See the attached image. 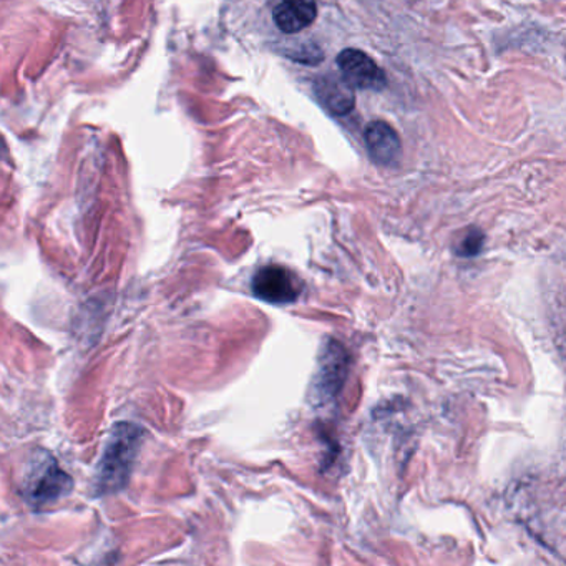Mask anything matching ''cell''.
I'll list each match as a JSON object with an SVG mask.
<instances>
[{
    "instance_id": "1",
    "label": "cell",
    "mask_w": 566,
    "mask_h": 566,
    "mask_svg": "<svg viewBox=\"0 0 566 566\" xmlns=\"http://www.w3.org/2000/svg\"><path fill=\"white\" fill-rule=\"evenodd\" d=\"M142 440L144 430L135 423L120 422L112 429L95 475L98 493H114L127 485Z\"/></svg>"
},
{
    "instance_id": "2",
    "label": "cell",
    "mask_w": 566,
    "mask_h": 566,
    "mask_svg": "<svg viewBox=\"0 0 566 566\" xmlns=\"http://www.w3.org/2000/svg\"><path fill=\"white\" fill-rule=\"evenodd\" d=\"M71 475L59 467L54 457L41 450L32 459L24 480V496L29 505L44 509L72 492Z\"/></svg>"
},
{
    "instance_id": "3",
    "label": "cell",
    "mask_w": 566,
    "mask_h": 566,
    "mask_svg": "<svg viewBox=\"0 0 566 566\" xmlns=\"http://www.w3.org/2000/svg\"><path fill=\"white\" fill-rule=\"evenodd\" d=\"M253 294L268 304H291L303 293V284L296 274L280 264H268L251 281Z\"/></svg>"
},
{
    "instance_id": "4",
    "label": "cell",
    "mask_w": 566,
    "mask_h": 566,
    "mask_svg": "<svg viewBox=\"0 0 566 566\" xmlns=\"http://www.w3.org/2000/svg\"><path fill=\"white\" fill-rule=\"evenodd\" d=\"M349 367V356L337 340H329L319 357L316 376V396L319 400H331L343 389Z\"/></svg>"
},
{
    "instance_id": "5",
    "label": "cell",
    "mask_w": 566,
    "mask_h": 566,
    "mask_svg": "<svg viewBox=\"0 0 566 566\" xmlns=\"http://www.w3.org/2000/svg\"><path fill=\"white\" fill-rule=\"evenodd\" d=\"M337 67L343 77L360 91H380L386 85V77L379 65L357 49L340 52L337 55Z\"/></svg>"
},
{
    "instance_id": "6",
    "label": "cell",
    "mask_w": 566,
    "mask_h": 566,
    "mask_svg": "<svg viewBox=\"0 0 566 566\" xmlns=\"http://www.w3.org/2000/svg\"><path fill=\"white\" fill-rule=\"evenodd\" d=\"M364 138H366L367 150L376 164L392 167L399 161L402 145L397 132L386 122H370L364 132Z\"/></svg>"
},
{
    "instance_id": "7",
    "label": "cell",
    "mask_w": 566,
    "mask_h": 566,
    "mask_svg": "<svg viewBox=\"0 0 566 566\" xmlns=\"http://www.w3.org/2000/svg\"><path fill=\"white\" fill-rule=\"evenodd\" d=\"M317 18L316 0H281L274 8V24L284 34H297Z\"/></svg>"
},
{
    "instance_id": "8",
    "label": "cell",
    "mask_w": 566,
    "mask_h": 566,
    "mask_svg": "<svg viewBox=\"0 0 566 566\" xmlns=\"http://www.w3.org/2000/svg\"><path fill=\"white\" fill-rule=\"evenodd\" d=\"M314 92L324 108L334 115H346L356 105L353 85L346 78L326 75L314 84Z\"/></svg>"
},
{
    "instance_id": "9",
    "label": "cell",
    "mask_w": 566,
    "mask_h": 566,
    "mask_svg": "<svg viewBox=\"0 0 566 566\" xmlns=\"http://www.w3.org/2000/svg\"><path fill=\"white\" fill-rule=\"evenodd\" d=\"M483 241H485V237H483L482 231L470 230L469 233L462 238L459 247H457V253L465 258L475 256V254L480 253V250H482Z\"/></svg>"
}]
</instances>
